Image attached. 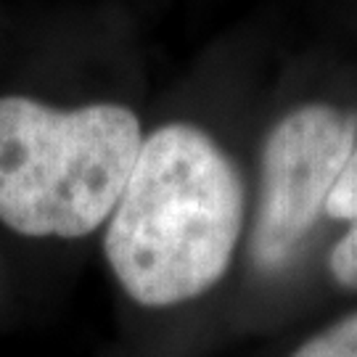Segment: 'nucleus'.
Returning <instances> with one entry per match:
<instances>
[{
	"instance_id": "nucleus-1",
	"label": "nucleus",
	"mask_w": 357,
	"mask_h": 357,
	"mask_svg": "<svg viewBox=\"0 0 357 357\" xmlns=\"http://www.w3.org/2000/svg\"><path fill=\"white\" fill-rule=\"evenodd\" d=\"M241 217L233 162L202 130L167 125L143 141L109 217L106 259L138 305H180L228 273Z\"/></svg>"
},
{
	"instance_id": "nucleus-2",
	"label": "nucleus",
	"mask_w": 357,
	"mask_h": 357,
	"mask_svg": "<svg viewBox=\"0 0 357 357\" xmlns=\"http://www.w3.org/2000/svg\"><path fill=\"white\" fill-rule=\"evenodd\" d=\"M143 146L125 106L59 112L0 98V220L32 238H82L103 225Z\"/></svg>"
},
{
	"instance_id": "nucleus-3",
	"label": "nucleus",
	"mask_w": 357,
	"mask_h": 357,
	"mask_svg": "<svg viewBox=\"0 0 357 357\" xmlns=\"http://www.w3.org/2000/svg\"><path fill=\"white\" fill-rule=\"evenodd\" d=\"M357 116L333 106H302L270 132L262 156V202L252 252L278 268L312 230L355 149Z\"/></svg>"
},
{
	"instance_id": "nucleus-4",
	"label": "nucleus",
	"mask_w": 357,
	"mask_h": 357,
	"mask_svg": "<svg viewBox=\"0 0 357 357\" xmlns=\"http://www.w3.org/2000/svg\"><path fill=\"white\" fill-rule=\"evenodd\" d=\"M291 357H357V312L307 339Z\"/></svg>"
},
{
	"instance_id": "nucleus-5",
	"label": "nucleus",
	"mask_w": 357,
	"mask_h": 357,
	"mask_svg": "<svg viewBox=\"0 0 357 357\" xmlns=\"http://www.w3.org/2000/svg\"><path fill=\"white\" fill-rule=\"evenodd\" d=\"M326 215L357 225V143L347 159L342 175L336 180V185H333L328 202H326Z\"/></svg>"
},
{
	"instance_id": "nucleus-6",
	"label": "nucleus",
	"mask_w": 357,
	"mask_h": 357,
	"mask_svg": "<svg viewBox=\"0 0 357 357\" xmlns=\"http://www.w3.org/2000/svg\"><path fill=\"white\" fill-rule=\"evenodd\" d=\"M328 268L336 281L347 289H357V225L347 230L336 241L328 257Z\"/></svg>"
}]
</instances>
